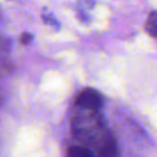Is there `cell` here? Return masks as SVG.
<instances>
[{
    "label": "cell",
    "mask_w": 157,
    "mask_h": 157,
    "mask_svg": "<svg viewBox=\"0 0 157 157\" xmlns=\"http://www.w3.org/2000/svg\"><path fill=\"white\" fill-rule=\"evenodd\" d=\"M75 103L78 108L86 110H98L103 104V97L96 90L86 88L77 94Z\"/></svg>",
    "instance_id": "1"
},
{
    "label": "cell",
    "mask_w": 157,
    "mask_h": 157,
    "mask_svg": "<svg viewBox=\"0 0 157 157\" xmlns=\"http://www.w3.org/2000/svg\"><path fill=\"white\" fill-rule=\"evenodd\" d=\"M145 29L151 37H157V11H152L145 23Z\"/></svg>",
    "instance_id": "2"
},
{
    "label": "cell",
    "mask_w": 157,
    "mask_h": 157,
    "mask_svg": "<svg viewBox=\"0 0 157 157\" xmlns=\"http://www.w3.org/2000/svg\"><path fill=\"white\" fill-rule=\"evenodd\" d=\"M67 156L71 157H83V156H92L93 152L88 148V147H83V146H72L67 150Z\"/></svg>",
    "instance_id": "3"
},
{
    "label": "cell",
    "mask_w": 157,
    "mask_h": 157,
    "mask_svg": "<svg viewBox=\"0 0 157 157\" xmlns=\"http://www.w3.org/2000/svg\"><path fill=\"white\" fill-rule=\"evenodd\" d=\"M31 40H32V36H31L29 33H22V34L20 36V42H21L23 45L29 44Z\"/></svg>",
    "instance_id": "4"
}]
</instances>
